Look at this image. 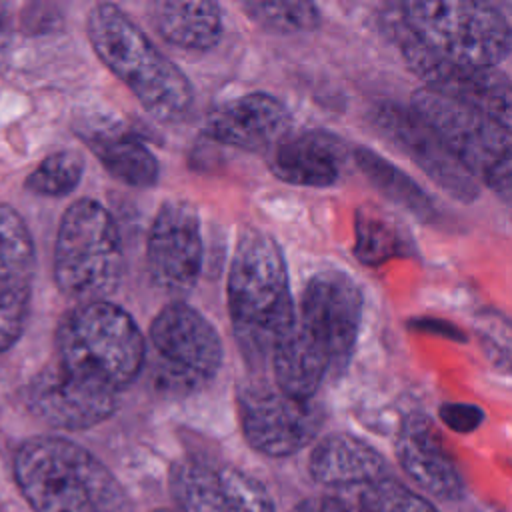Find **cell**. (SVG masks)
I'll list each match as a JSON object with an SVG mask.
<instances>
[{
	"label": "cell",
	"instance_id": "9c48e42d",
	"mask_svg": "<svg viewBox=\"0 0 512 512\" xmlns=\"http://www.w3.org/2000/svg\"><path fill=\"white\" fill-rule=\"evenodd\" d=\"M156 354L154 382L168 392L206 386L222 364V342L214 326L184 302L164 306L150 324Z\"/></svg>",
	"mask_w": 512,
	"mask_h": 512
},
{
	"label": "cell",
	"instance_id": "7402d4cb",
	"mask_svg": "<svg viewBox=\"0 0 512 512\" xmlns=\"http://www.w3.org/2000/svg\"><path fill=\"white\" fill-rule=\"evenodd\" d=\"M158 34L184 50H210L222 34V10L206 0H162L150 8Z\"/></svg>",
	"mask_w": 512,
	"mask_h": 512
},
{
	"label": "cell",
	"instance_id": "5b68a950",
	"mask_svg": "<svg viewBox=\"0 0 512 512\" xmlns=\"http://www.w3.org/2000/svg\"><path fill=\"white\" fill-rule=\"evenodd\" d=\"M122 278V244L114 218L92 198L62 214L54 244V280L76 304L106 302Z\"/></svg>",
	"mask_w": 512,
	"mask_h": 512
},
{
	"label": "cell",
	"instance_id": "8992f818",
	"mask_svg": "<svg viewBox=\"0 0 512 512\" xmlns=\"http://www.w3.org/2000/svg\"><path fill=\"white\" fill-rule=\"evenodd\" d=\"M380 26L398 46L408 68L424 80V88L512 128V80L498 66H478L438 54L410 30L398 6L382 12Z\"/></svg>",
	"mask_w": 512,
	"mask_h": 512
},
{
	"label": "cell",
	"instance_id": "ba28073f",
	"mask_svg": "<svg viewBox=\"0 0 512 512\" xmlns=\"http://www.w3.org/2000/svg\"><path fill=\"white\" fill-rule=\"evenodd\" d=\"M398 8L410 30L424 44L452 60L498 66L512 50V28L492 4L420 0Z\"/></svg>",
	"mask_w": 512,
	"mask_h": 512
},
{
	"label": "cell",
	"instance_id": "7c38bea8",
	"mask_svg": "<svg viewBox=\"0 0 512 512\" xmlns=\"http://www.w3.org/2000/svg\"><path fill=\"white\" fill-rule=\"evenodd\" d=\"M238 406L246 442L274 458L302 450L322 426V410L312 400L292 398L278 388H248Z\"/></svg>",
	"mask_w": 512,
	"mask_h": 512
},
{
	"label": "cell",
	"instance_id": "30bf717a",
	"mask_svg": "<svg viewBox=\"0 0 512 512\" xmlns=\"http://www.w3.org/2000/svg\"><path fill=\"white\" fill-rule=\"evenodd\" d=\"M362 306V290L342 270L316 272L302 290L296 320L328 354L332 374H342L352 358Z\"/></svg>",
	"mask_w": 512,
	"mask_h": 512
},
{
	"label": "cell",
	"instance_id": "ffe728a7",
	"mask_svg": "<svg viewBox=\"0 0 512 512\" xmlns=\"http://www.w3.org/2000/svg\"><path fill=\"white\" fill-rule=\"evenodd\" d=\"M310 474L318 484L336 488L368 486L386 478L384 458L352 434H330L310 454Z\"/></svg>",
	"mask_w": 512,
	"mask_h": 512
},
{
	"label": "cell",
	"instance_id": "ac0fdd59",
	"mask_svg": "<svg viewBox=\"0 0 512 512\" xmlns=\"http://www.w3.org/2000/svg\"><path fill=\"white\" fill-rule=\"evenodd\" d=\"M396 456L404 472L428 494L456 500L464 494L462 476L434 424L420 412L408 414L396 436Z\"/></svg>",
	"mask_w": 512,
	"mask_h": 512
},
{
	"label": "cell",
	"instance_id": "836d02e7",
	"mask_svg": "<svg viewBox=\"0 0 512 512\" xmlns=\"http://www.w3.org/2000/svg\"><path fill=\"white\" fill-rule=\"evenodd\" d=\"M156 512H168V510H156Z\"/></svg>",
	"mask_w": 512,
	"mask_h": 512
},
{
	"label": "cell",
	"instance_id": "603a6c76",
	"mask_svg": "<svg viewBox=\"0 0 512 512\" xmlns=\"http://www.w3.org/2000/svg\"><path fill=\"white\" fill-rule=\"evenodd\" d=\"M84 140L100 164L120 182L136 188L156 184L160 166L156 156L122 128H92Z\"/></svg>",
	"mask_w": 512,
	"mask_h": 512
},
{
	"label": "cell",
	"instance_id": "9a60e30c",
	"mask_svg": "<svg viewBox=\"0 0 512 512\" xmlns=\"http://www.w3.org/2000/svg\"><path fill=\"white\" fill-rule=\"evenodd\" d=\"M24 402L38 420L52 428L86 430L116 412L118 394L86 384L52 362L30 378Z\"/></svg>",
	"mask_w": 512,
	"mask_h": 512
},
{
	"label": "cell",
	"instance_id": "44dd1931",
	"mask_svg": "<svg viewBox=\"0 0 512 512\" xmlns=\"http://www.w3.org/2000/svg\"><path fill=\"white\" fill-rule=\"evenodd\" d=\"M270 364L278 390L298 400H312L324 378L332 374L328 354L296 318L276 344Z\"/></svg>",
	"mask_w": 512,
	"mask_h": 512
},
{
	"label": "cell",
	"instance_id": "83f0119b",
	"mask_svg": "<svg viewBox=\"0 0 512 512\" xmlns=\"http://www.w3.org/2000/svg\"><path fill=\"white\" fill-rule=\"evenodd\" d=\"M358 496L362 512H438L426 498L392 478L362 486Z\"/></svg>",
	"mask_w": 512,
	"mask_h": 512
},
{
	"label": "cell",
	"instance_id": "4fadbf2b",
	"mask_svg": "<svg viewBox=\"0 0 512 512\" xmlns=\"http://www.w3.org/2000/svg\"><path fill=\"white\" fill-rule=\"evenodd\" d=\"M170 492L182 512H276L256 478L194 456L172 466Z\"/></svg>",
	"mask_w": 512,
	"mask_h": 512
},
{
	"label": "cell",
	"instance_id": "cb8c5ba5",
	"mask_svg": "<svg viewBox=\"0 0 512 512\" xmlns=\"http://www.w3.org/2000/svg\"><path fill=\"white\" fill-rule=\"evenodd\" d=\"M354 162L374 188H378L394 204L402 206L414 218L430 226L440 220L442 214L436 202L424 192L420 184H416L404 170L394 166L390 160L382 158L370 148L358 146L354 150Z\"/></svg>",
	"mask_w": 512,
	"mask_h": 512
},
{
	"label": "cell",
	"instance_id": "277c9868",
	"mask_svg": "<svg viewBox=\"0 0 512 512\" xmlns=\"http://www.w3.org/2000/svg\"><path fill=\"white\" fill-rule=\"evenodd\" d=\"M144 360V336L116 304H76L56 328L54 364L102 390L118 394L138 376Z\"/></svg>",
	"mask_w": 512,
	"mask_h": 512
},
{
	"label": "cell",
	"instance_id": "484cf974",
	"mask_svg": "<svg viewBox=\"0 0 512 512\" xmlns=\"http://www.w3.org/2000/svg\"><path fill=\"white\" fill-rule=\"evenodd\" d=\"M84 160L74 150H58L46 156L26 178L24 188L38 196H68L82 178Z\"/></svg>",
	"mask_w": 512,
	"mask_h": 512
},
{
	"label": "cell",
	"instance_id": "1f68e13d",
	"mask_svg": "<svg viewBox=\"0 0 512 512\" xmlns=\"http://www.w3.org/2000/svg\"><path fill=\"white\" fill-rule=\"evenodd\" d=\"M12 34H14V16L12 6L8 2H0V72L4 70L12 46Z\"/></svg>",
	"mask_w": 512,
	"mask_h": 512
},
{
	"label": "cell",
	"instance_id": "e0dca14e",
	"mask_svg": "<svg viewBox=\"0 0 512 512\" xmlns=\"http://www.w3.org/2000/svg\"><path fill=\"white\" fill-rule=\"evenodd\" d=\"M290 112L268 92H250L218 106L206 120V136L246 152L274 148L288 136Z\"/></svg>",
	"mask_w": 512,
	"mask_h": 512
},
{
	"label": "cell",
	"instance_id": "52a82bcc",
	"mask_svg": "<svg viewBox=\"0 0 512 512\" xmlns=\"http://www.w3.org/2000/svg\"><path fill=\"white\" fill-rule=\"evenodd\" d=\"M410 106L438 132L476 182L512 208V128L424 86L412 94Z\"/></svg>",
	"mask_w": 512,
	"mask_h": 512
},
{
	"label": "cell",
	"instance_id": "2e32d148",
	"mask_svg": "<svg viewBox=\"0 0 512 512\" xmlns=\"http://www.w3.org/2000/svg\"><path fill=\"white\" fill-rule=\"evenodd\" d=\"M34 242L22 216L0 204V354L24 332L34 278Z\"/></svg>",
	"mask_w": 512,
	"mask_h": 512
},
{
	"label": "cell",
	"instance_id": "f1b7e54d",
	"mask_svg": "<svg viewBox=\"0 0 512 512\" xmlns=\"http://www.w3.org/2000/svg\"><path fill=\"white\" fill-rule=\"evenodd\" d=\"M474 328L486 358L496 368L512 374V322L494 310H482Z\"/></svg>",
	"mask_w": 512,
	"mask_h": 512
},
{
	"label": "cell",
	"instance_id": "6da1fadb",
	"mask_svg": "<svg viewBox=\"0 0 512 512\" xmlns=\"http://www.w3.org/2000/svg\"><path fill=\"white\" fill-rule=\"evenodd\" d=\"M228 312L236 342L254 366L272 358L296 318L282 250L270 234L254 226L238 232L232 250Z\"/></svg>",
	"mask_w": 512,
	"mask_h": 512
},
{
	"label": "cell",
	"instance_id": "d6986e66",
	"mask_svg": "<svg viewBox=\"0 0 512 512\" xmlns=\"http://www.w3.org/2000/svg\"><path fill=\"white\" fill-rule=\"evenodd\" d=\"M276 178L294 186L328 188L342 172V148L324 132H298L284 136L270 156Z\"/></svg>",
	"mask_w": 512,
	"mask_h": 512
},
{
	"label": "cell",
	"instance_id": "d4e9b609",
	"mask_svg": "<svg viewBox=\"0 0 512 512\" xmlns=\"http://www.w3.org/2000/svg\"><path fill=\"white\" fill-rule=\"evenodd\" d=\"M404 240L398 226L370 210L356 212L354 256L364 266H380L404 254Z\"/></svg>",
	"mask_w": 512,
	"mask_h": 512
},
{
	"label": "cell",
	"instance_id": "4316f807",
	"mask_svg": "<svg viewBox=\"0 0 512 512\" xmlns=\"http://www.w3.org/2000/svg\"><path fill=\"white\" fill-rule=\"evenodd\" d=\"M246 14L264 30L276 34H298L320 24V10L312 2H246Z\"/></svg>",
	"mask_w": 512,
	"mask_h": 512
},
{
	"label": "cell",
	"instance_id": "7a4b0ae2",
	"mask_svg": "<svg viewBox=\"0 0 512 512\" xmlns=\"http://www.w3.org/2000/svg\"><path fill=\"white\" fill-rule=\"evenodd\" d=\"M88 40L102 64L122 80L158 122L174 124L190 116L194 90L150 38L114 4H96L86 18Z\"/></svg>",
	"mask_w": 512,
	"mask_h": 512
},
{
	"label": "cell",
	"instance_id": "4dcf8cb0",
	"mask_svg": "<svg viewBox=\"0 0 512 512\" xmlns=\"http://www.w3.org/2000/svg\"><path fill=\"white\" fill-rule=\"evenodd\" d=\"M292 512H362V508L336 496H312L296 504Z\"/></svg>",
	"mask_w": 512,
	"mask_h": 512
},
{
	"label": "cell",
	"instance_id": "3957f363",
	"mask_svg": "<svg viewBox=\"0 0 512 512\" xmlns=\"http://www.w3.org/2000/svg\"><path fill=\"white\" fill-rule=\"evenodd\" d=\"M14 478L36 512H122L112 472L86 448L60 436H34L14 456Z\"/></svg>",
	"mask_w": 512,
	"mask_h": 512
},
{
	"label": "cell",
	"instance_id": "8fae6325",
	"mask_svg": "<svg viewBox=\"0 0 512 512\" xmlns=\"http://www.w3.org/2000/svg\"><path fill=\"white\" fill-rule=\"evenodd\" d=\"M376 128L396 144L438 188L454 200L470 204L478 198L476 178L458 162L438 132L412 108L398 102H380L372 110Z\"/></svg>",
	"mask_w": 512,
	"mask_h": 512
},
{
	"label": "cell",
	"instance_id": "5bb4252c",
	"mask_svg": "<svg viewBox=\"0 0 512 512\" xmlns=\"http://www.w3.org/2000/svg\"><path fill=\"white\" fill-rule=\"evenodd\" d=\"M146 262L152 282L172 296L188 294L200 276L202 236L196 210L182 200L164 202L150 226Z\"/></svg>",
	"mask_w": 512,
	"mask_h": 512
},
{
	"label": "cell",
	"instance_id": "f546056e",
	"mask_svg": "<svg viewBox=\"0 0 512 512\" xmlns=\"http://www.w3.org/2000/svg\"><path fill=\"white\" fill-rule=\"evenodd\" d=\"M438 414L440 420L458 434H468L476 430L484 420V412L478 406L466 402H446L440 406Z\"/></svg>",
	"mask_w": 512,
	"mask_h": 512
},
{
	"label": "cell",
	"instance_id": "d6a6232c",
	"mask_svg": "<svg viewBox=\"0 0 512 512\" xmlns=\"http://www.w3.org/2000/svg\"><path fill=\"white\" fill-rule=\"evenodd\" d=\"M412 326L422 330V332H434V334H440V336L450 338V340H460L462 342L466 338V336H462V332L454 324L438 320V318H434V320L432 318H422V320H416Z\"/></svg>",
	"mask_w": 512,
	"mask_h": 512
}]
</instances>
